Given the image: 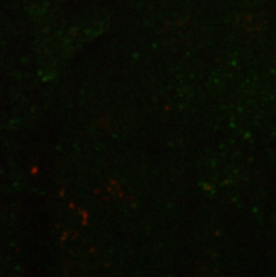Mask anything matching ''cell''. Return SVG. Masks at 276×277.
<instances>
[]
</instances>
